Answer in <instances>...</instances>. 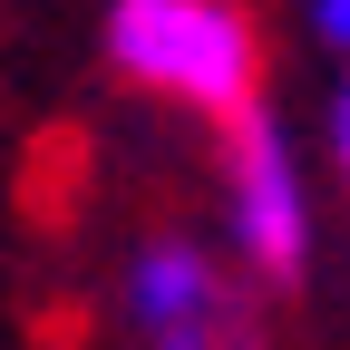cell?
I'll use <instances>...</instances> for the list:
<instances>
[{
  "mask_svg": "<svg viewBox=\"0 0 350 350\" xmlns=\"http://www.w3.org/2000/svg\"><path fill=\"white\" fill-rule=\"evenodd\" d=\"M107 301L126 350H273V292L195 224H146L117 253Z\"/></svg>",
  "mask_w": 350,
  "mask_h": 350,
  "instance_id": "cell-2",
  "label": "cell"
},
{
  "mask_svg": "<svg viewBox=\"0 0 350 350\" xmlns=\"http://www.w3.org/2000/svg\"><path fill=\"white\" fill-rule=\"evenodd\" d=\"M98 49L146 107L204 126L262 107V20L243 0H107Z\"/></svg>",
  "mask_w": 350,
  "mask_h": 350,
  "instance_id": "cell-1",
  "label": "cell"
},
{
  "mask_svg": "<svg viewBox=\"0 0 350 350\" xmlns=\"http://www.w3.org/2000/svg\"><path fill=\"white\" fill-rule=\"evenodd\" d=\"M301 29H312V49H331L350 68V0H301Z\"/></svg>",
  "mask_w": 350,
  "mask_h": 350,
  "instance_id": "cell-4",
  "label": "cell"
},
{
  "mask_svg": "<svg viewBox=\"0 0 350 350\" xmlns=\"http://www.w3.org/2000/svg\"><path fill=\"white\" fill-rule=\"evenodd\" d=\"M321 146H331V175H340V195H350V68H340L331 107H321Z\"/></svg>",
  "mask_w": 350,
  "mask_h": 350,
  "instance_id": "cell-5",
  "label": "cell"
},
{
  "mask_svg": "<svg viewBox=\"0 0 350 350\" xmlns=\"http://www.w3.org/2000/svg\"><path fill=\"white\" fill-rule=\"evenodd\" d=\"M214 234L224 253L262 292H301L312 282V253H321V185L312 165H301L292 126L273 107H243L214 126Z\"/></svg>",
  "mask_w": 350,
  "mask_h": 350,
  "instance_id": "cell-3",
  "label": "cell"
}]
</instances>
